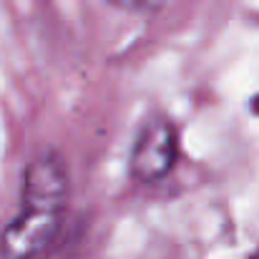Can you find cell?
<instances>
[{"mask_svg": "<svg viewBox=\"0 0 259 259\" xmlns=\"http://www.w3.org/2000/svg\"><path fill=\"white\" fill-rule=\"evenodd\" d=\"M113 5L118 8H126V10H144V8H154L156 0H111Z\"/></svg>", "mask_w": 259, "mask_h": 259, "instance_id": "3", "label": "cell"}, {"mask_svg": "<svg viewBox=\"0 0 259 259\" xmlns=\"http://www.w3.org/2000/svg\"><path fill=\"white\" fill-rule=\"evenodd\" d=\"M179 161V134L169 118H149L131 146L128 171L139 184H156L174 171Z\"/></svg>", "mask_w": 259, "mask_h": 259, "instance_id": "2", "label": "cell"}, {"mask_svg": "<svg viewBox=\"0 0 259 259\" xmlns=\"http://www.w3.org/2000/svg\"><path fill=\"white\" fill-rule=\"evenodd\" d=\"M68 201V174L56 154L33 159L23 176L18 214L0 234V259L38 257L58 234Z\"/></svg>", "mask_w": 259, "mask_h": 259, "instance_id": "1", "label": "cell"}]
</instances>
